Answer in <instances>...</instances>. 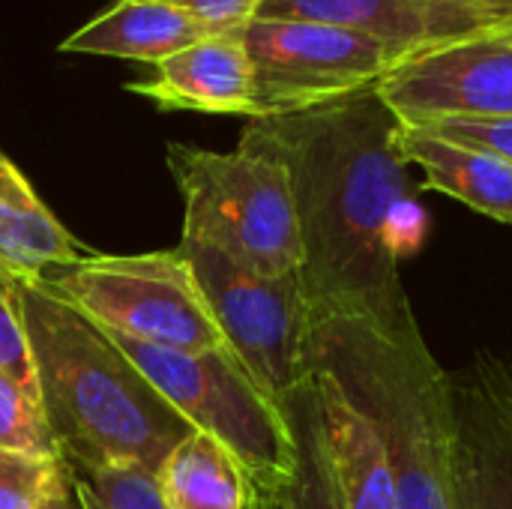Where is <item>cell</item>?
<instances>
[{
    "label": "cell",
    "instance_id": "6da1fadb",
    "mask_svg": "<svg viewBox=\"0 0 512 509\" xmlns=\"http://www.w3.org/2000/svg\"><path fill=\"white\" fill-rule=\"evenodd\" d=\"M402 120L378 87L276 117L246 120L240 147L273 156L291 183L309 324L369 318L384 327L414 321L402 258L417 246L414 204L399 150Z\"/></svg>",
    "mask_w": 512,
    "mask_h": 509
},
{
    "label": "cell",
    "instance_id": "7a4b0ae2",
    "mask_svg": "<svg viewBox=\"0 0 512 509\" xmlns=\"http://www.w3.org/2000/svg\"><path fill=\"white\" fill-rule=\"evenodd\" d=\"M21 306L39 405L69 471L141 465L159 474L165 456L195 429L45 279H21Z\"/></svg>",
    "mask_w": 512,
    "mask_h": 509
},
{
    "label": "cell",
    "instance_id": "3957f363",
    "mask_svg": "<svg viewBox=\"0 0 512 509\" xmlns=\"http://www.w3.org/2000/svg\"><path fill=\"white\" fill-rule=\"evenodd\" d=\"M306 372L330 375L375 426L396 474L399 509H453V384L417 318L399 327L369 318L312 321Z\"/></svg>",
    "mask_w": 512,
    "mask_h": 509
},
{
    "label": "cell",
    "instance_id": "277c9868",
    "mask_svg": "<svg viewBox=\"0 0 512 509\" xmlns=\"http://www.w3.org/2000/svg\"><path fill=\"white\" fill-rule=\"evenodd\" d=\"M165 165L183 198V237L213 246L237 264L285 276L300 273V222L285 168L258 150L216 153L168 144Z\"/></svg>",
    "mask_w": 512,
    "mask_h": 509
},
{
    "label": "cell",
    "instance_id": "5b68a950",
    "mask_svg": "<svg viewBox=\"0 0 512 509\" xmlns=\"http://www.w3.org/2000/svg\"><path fill=\"white\" fill-rule=\"evenodd\" d=\"M45 282L108 336L201 354L225 348L198 279L180 249L84 255Z\"/></svg>",
    "mask_w": 512,
    "mask_h": 509
},
{
    "label": "cell",
    "instance_id": "8992f818",
    "mask_svg": "<svg viewBox=\"0 0 512 509\" xmlns=\"http://www.w3.org/2000/svg\"><path fill=\"white\" fill-rule=\"evenodd\" d=\"M111 339L195 432L222 441L237 456L252 483L291 474L297 462L291 423L228 348L183 354Z\"/></svg>",
    "mask_w": 512,
    "mask_h": 509
},
{
    "label": "cell",
    "instance_id": "52a82bcc",
    "mask_svg": "<svg viewBox=\"0 0 512 509\" xmlns=\"http://www.w3.org/2000/svg\"><path fill=\"white\" fill-rule=\"evenodd\" d=\"M177 249L198 279L225 348L282 408L309 375V306L300 273L264 276L225 252L192 240H180Z\"/></svg>",
    "mask_w": 512,
    "mask_h": 509
},
{
    "label": "cell",
    "instance_id": "ba28073f",
    "mask_svg": "<svg viewBox=\"0 0 512 509\" xmlns=\"http://www.w3.org/2000/svg\"><path fill=\"white\" fill-rule=\"evenodd\" d=\"M243 42L255 69V117L294 114L378 87L402 60L366 33L294 18H255Z\"/></svg>",
    "mask_w": 512,
    "mask_h": 509
},
{
    "label": "cell",
    "instance_id": "9c48e42d",
    "mask_svg": "<svg viewBox=\"0 0 512 509\" xmlns=\"http://www.w3.org/2000/svg\"><path fill=\"white\" fill-rule=\"evenodd\" d=\"M378 93L405 126L512 120V45L486 30L408 54L378 81Z\"/></svg>",
    "mask_w": 512,
    "mask_h": 509
},
{
    "label": "cell",
    "instance_id": "30bf717a",
    "mask_svg": "<svg viewBox=\"0 0 512 509\" xmlns=\"http://www.w3.org/2000/svg\"><path fill=\"white\" fill-rule=\"evenodd\" d=\"M456 411L453 509H512V366L477 354L450 375Z\"/></svg>",
    "mask_w": 512,
    "mask_h": 509
},
{
    "label": "cell",
    "instance_id": "8fae6325",
    "mask_svg": "<svg viewBox=\"0 0 512 509\" xmlns=\"http://www.w3.org/2000/svg\"><path fill=\"white\" fill-rule=\"evenodd\" d=\"M258 18H294L348 27L408 54L498 30L512 0H264Z\"/></svg>",
    "mask_w": 512,
    "mask_h": 509
},
{
    "label": "cell",
    "instance_id": "7c38bea8",
    "mask_svg": "<svg viewBox=\"0 0 512 509\" xmlns=\"http://www.w3.org/2000/svg\"><path fill=\"white\" fill-rule=\"evenodd\" d=\"M129 93L162 111H195L222 117H255V69L240 33H210L153 66Z\"/></svg>",
    "mask_w": 512,
    "mask_h": 509
},
{
    "label": "cell",
    "instance_id": "4fadbf2b",
    "mask_svg": "<svg viewBox=\"0 0 512 509\" xmlns=\"http://www.w3.org/2000/svg\"><path fill=\"white\" fill-rule=\"evenodd\" d=\"M309 387L324 456L345 507L399 509L396 474L375 426L351 405L330 375L309 372Z\"/></svg>",
    "mask_w": 512,
    "mask_h": 509
},
{
    "label": "cell",
    "instance_id": "5bb4252c",
    "mask_svg": "<svg viewBox=\"0 0 512 509\" xmlns=\"http://www.w3.org/2000/svg\"><path fill=\"white\" fill-rule=\"evenodd\" d=\"M399 150L408 165L423 171V189L444 192L495 222L512 225V162L504 156L405 123Z\"/></svg>",
    "mask_w": 512,
    "mask_h": 509
},
{
    "label": "cell",
    "instance_id": "9a60e30c",
    "mask_svg": "<svg viewBox=\"0 0 512 509\" xmlns=\"http://www.w3.org/2000/svg\"><path fill=\"white\" fill-rule=\"evenodd\" d=\"M204 36H210V30L171 3L117 0L69 33L57 48L63 54H96L156 66Z\"/></svg>",
    "mask_w": 512,
    "mask_h": 509
},
{
    "label": "cell",
    "instance_id": "2e32d148",
    "mask_svg": "<svg viewBox=\"0 0 512 509\" xmlns=\"http://www.w3.org/2000/svg\"><path fill=\"white\" fill-rule=\"evenodd\" d=\"M81 258L78 240L0 147V267L18 279H45Z\"/></svg>",
    "mask_w": 512,
    "mask_h": 509
},
{
    "label": "cell",
    "instance_id": "e0dca14e",
    "mask_svg": "<svg viewBox=\"0 0 512 509\" xmlns=\"http://www.w3.org/2000/svg\"><path fill=\"white\" fill-rule=\"evenodd\" d=\"M159 492L168 509H249V477L237 456L204 432L186 435L162 462Z\"/></svg>",
    "mask_w": 512,
    "mask_h": 509
},
{
    "label": "cell",
    "instance_id": "ac0fdd59",
    "mask_svg": "<svg viewBox=\"0 0 512 509\" xmlns=\"http://www.w3.org/2000/svg\"><path fill=\"white\" fill-rule=\"evenodd\" d=\"M282 411L294 432L297 462L288 477L267 480V483L249 480V489H252L249 509H348L339 495L333 474H330L327 456H324L309 375L285 399Z\"/></svg>",
    "mask_w": 512,
    "mask_h": 509
},
{
    "label": "cell",
    "instance_id": "d6986e66",
    "mask_svg": "<svg viewBox=\"0 0 512 509\" xmlns=\"http://www.w3.org/2000/svg\"><path fill=\"white\" fill-rule=\"evenodd\" d=\"M72 492L60 453L0 450V509H45Z\"/></svg>",
    "mask_w": 512,
    "mask_h": 509
},
{
    "label": "cell",
    "instance_id": "ffe728a7",
    "mask_svg": "<svg viewBox=\"0 0 512 509\" xmlns=\"http://www.w3.org/2000/svg\"><path fill=\"white\" fill-rule=\"evenodd\" d=\"M69 480L84 509H168L156 474L141 465L69 471Z\"/></svg>",
    "mask_w": 512,
    "mask_h": 509
},
{
    "label": "cell",
    "instance_id": "44dd1931",
    "mask_svg": "<svg viewBox=\"0 0 512 509\" xmlns=\"http://www.w3.org/2000/svg\"><path fill=\"white\" fill-rule=\"evenodd\" d=\"M0 450L15 453H60L39 399L0 369Z\"/></svg>",
    "mask_w": 512,
    "mask_h": 509
},
{
    "label": "cell",
    "instance_id": "7402d4cb",
    "mask_svg": "<svg viewBox=\"0 0 512 509\" xmlns=\"http://www.w3.org/2000/svg\"><path fill=\"white\" fill-rule=\"evenodd\" d=\"M0 369L39 399L27 321L21 306V279L12 276L6 267H0Z\"/></svg>",
    "mask_w": 512,
    "mask_h": 509
},
{
    "label": "cell",
    "instance_id": "603a6c76",
    "mask_svg": "<svg viewBox=\"0 0 512 509\" xmlns=\"http://www.w3.org/2000/svg\"><path fill=\"white\" fill-rule=\"evenodd\" d=\"M459 144H471L512 162V120H438L423 126Z\"/></svg>",
    "mask_w": 512,
    "mask_h": 509
},
{
    "label": "cell",
    "instance_id": "cb8c5ba5",
    "mask_svg": "<svg viewBox=\"0 0 512 509\" xmlns=\"http://www.w3.org/2000/svg\"><path fill=\"white\" fill-rule=\"evenodd\" d=\"M195 21H201L210 33H240L249 21L258 18L264 0H162Z\"/></svg>",
    "mask_w": 512,
    "mask_h": 509
},
{
    "label": "cell",
    "instance_id": "d4e9b609",
    "mask_svg": "<svg viewBox=\"0 0 512 509\" xmlns=\"http://www.w3.org/2000/svg\"><path fill=\"white\" fill-rule=\"evenodd\" d=\"M45 509H84L78 504V498H75V492H69V495H63L60 501H54V504H48Z\"/></svg>",
    "mask_w": 512,
    "mask_h": 509
},
{
    "label": "cell",
    "instance_id": "484cf974",
    "mask_svg": "<svg viewBox=\"0 0 512 509\" xmlns=\"http://www.w3.org/2000/svg\"><path fill=\"white\" fill-rule=\"evenodd\" d=\"M495 33H498L501 39H507V42H510V45H512V18H510V21H507V24H504V27H498Z\"/></svg>",
    "mask_w": 512,
    "mask_h": 509
}]
</instances>
